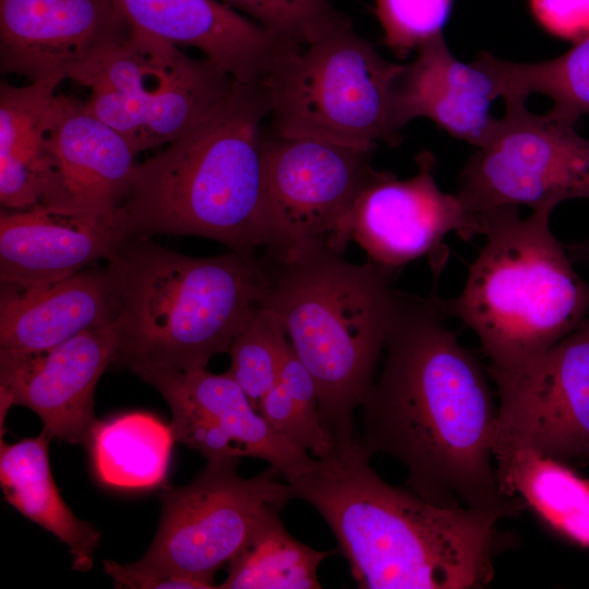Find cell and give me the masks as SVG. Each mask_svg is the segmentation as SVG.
<instances>
[{"label": "cell", "mask_w": 589, "mask_h": 589, "mask_svg": "<svg viewBox=\"0 0 589 589\" xmlns=\"http://www.w3.org/2000/svg\"><path fill=\"white\" fill-rule=\"evenodd\" d=\"M448 317L436 294L396 289L384 365L360 407L358 443L370 456L397 459L409 490L435 505L513 517L524 505L498 485L497 406L484 368Z\"/></svg>", "instance_id": "obj_1"}, {"label": "cell", "mask_w": 589, "mask_h": 589, "mask_svg": "<svg viewBox=\"0 0 589 589\" xmlns=\"http://www.w3.org/2000/svg\"><path fill=\"white\" fill-rule=\"evenodd\" d=\"M358 440L287 480L335 536L361 589H481L504 543L495 514L435 505L386 483Z\"/></svg>", "instance_id": "obj_2"}, {"label": "cell", "mask_w": 589, "mask_h": 589, "mask_svg": "<svg viewBox=\"0 0 589 589\" xmlns=\"http://www.w3.org/2000/svg\"><path fill=\"white\" fill-rule=\"evenodd\" d=\"M264 81L235 82L194 128L135 164L116 214L127 239L199 236L253 257L268 247L263 203Z\"/></svg>", "instance_id": "obj_3"}, {"label": "cell", "mask_w": 589, "mask_h": 589, "mask_svg": "<svg viewBox=\"0 0 589 589\" xmlns=\"http://www.w3.org/2000/svg\"><path fill=\"white\" fill-rule=\"evenodd\" d=\"M120 300L115 364L194 370L228 352L269 278L233 251L193 257L149 238L127 239L107 261Z\"/></svg>", "instance_id": "obj_4"}, {"label": "cell", "mask_w": 589, "mask_h": 589, "mask_svg": "<svg viewBox=\"0 0 589 589\" xmlns=\"http://www.w3.org/2000/svg\"><path fill=\"white\" fill-rule=\"evenodd\" d=\"M550 208L521 218L517 206L480 213L484 244L460 293L444 299L449 317L474 332L493 382L509 377L589 316V283L554 236Z\"/></svg>", "instance_id": "obj_5"}, {"label": "cell", "mask_w": 589, "mask_h": 589, "mask_svg": "<svg viewBox=\"0 0 589 589\" xmlns=\"http://www.w3.org/2000/svg\"><path fill=\"white\" fill-rule=\"evenodd\" d=\"M395 275L370 261L350 263L330 250L304 253L268 273L261 305L277 315L311 373L322 421L336 444L354 440L353 413L374 382L384 349Z\"/></svg>", "instance_id": "obj_6"}, {"label": "cell", "mask_w": 589, "mask_h": 589, "mask_svg": "<svg viewBox=\"0 0 589 589\" xmlns=\"http://www.w3.org/2000/svg\"><path fill=\"white\" fill-rule=\"evenodd\" d=\"M405 64L388 62L352 24L289 49L263 80L272 132L372 153L397 145L394 88Z\"/></svg>", "instance_id": "obj_7"}, {"label": "cell", "mask_w": 589, "mask_h": 589, "mask_svg": "<svg viewBox=\"0 0 589 589\" xmlns=\"http://www.w3.org/2000/svg\"><path fill=\"white\" fill-rule=\"evenodd\" d=\"M91 89L85 110L119 132L135 154L167 145L205 118L235 80L207 58L132 28L69 76Z\"/></svg>", "instance_id": "obj_8"}, {"label": "cell", "mask_w": 589, "mask_h": 589, "mask_svg": "<svg viewBox=\"0 0 589 589\" xmlns=\"http://www.w3.org/2000/svg\"><path fill=\"white\" fill-rule=\"evenodd\" d=\"M238 461L211 459L189 484L163 488L160 524L137 566L197 582L203 589L217 588L216 572L293 498L290 485L274 468L242 478Z\"/></svg>", "instance_id": "obj_9"}, {"label": "cell", "mask_w": 589, "mask_h": 589, "mask_svg": "<svg viewBox=\"0 0 589 589\" xmlns=\"http://www.w3.org/2000/svg\"><path fill=\"white\" fill-rule=\"evenodd\" d=\"M267 250L276 264L304 253H345L351 207L373 171L370 152L312 139L263 133Z\"/></svg>", "instance_id": "obj_10"}, {"label": "cell", "mask_w": 589, "mask_h": 589, "mask_svg": "<svg viewBox=\"0 0 589 589\" xmlns=\"http://www.w3.org/2000/svg\"><path fill=\"white\" fill-rule=\"evenodd\" d=\"M491 139L477 147L456 192L473 214L500 206L554 209L564 201L589 200V139L572 118L551 110L536 115L525 100H506Z\"/></svg>", "instance_id": "obj_11"}, {"label": "cell", "mask_w": 589, "mask_h": 589, "mask_svg": "<svg viewBox=\"0 0 589 589\" xmlns=\"http://www.w3.org/2000/svg\"><path fill=\"white\" fill-rule=\"evenodd\" d=\"M417 165L418 172L405 180L390 171H373L351 207V241L364 250L368 261L395 273L426 257L437 279L450 253L445 237L454 232L471 241L482 235L483 224L457 193L438 188L430 152L421 153Z\"/></svg>", "instance_id": "obj_12"}, {"label": "cell", "mask_w": 589, "mask_h": 589, "mask_svg": "<svg viewBox=\"0 0 589 589\" xmlns=\"http://www.w3.org/2000/svg\"><path fill=\"white\" fill-rule=\"evenodd\" d=\"M494 383V441L565 464L588 459L589 316L521 371Z\"/></svg>", "instance_id": "obj_13"}, {"label": "cell", "mask_w": 589, "mask_h": 589, "mask_svg": "<svg viewBox=\"0 0 589 589\" xmlns=\"http://www.w3.org/2000/svg\"><path fill=\"white\" fill-rule=\"evenodd\" d=\"M133 372L167 401L176 442L207 460L259 458L287 481L314 458L281 437L227 372L214 374L206 368H143Z\"/></svg>", "instance_id": "obj_14"}, {"label": "cell", "mask_w": 589, "mask_h": 589, "mask_svg": "<svg viewBox=\"0 0 589 589\" xmlns=\"http://www.w3.org/2000/svg\"><path fill=\"white\" fill-rule=\"evenodd\" d=\"M119 344L118 320L46 350H0L1 426L12 406H23L41 419L51 437L85 446L97 421L95 388Z\"/></svg>", "instance_id": "obj_15"}, {"label": "cell", "mask_w": 589, "mask_h": 589, "mask_svg": "<svg viewBox=\"0 0 589 589\" xmlns=\"http://www.w3.org/2000/svg\"><path fill=\"white\" fill-rule=\"evenodd\" d=\"M131 31L113 0H0L1 70L60 84Z\"/></svg>", "instance_id": "obj_16"}, {"label": "cell", "mask_w": 589, "mask_h": 589, "mask_svg": "<svg viewBox=\"0 0 589 589\" xmlns=\"http://www.w3.org/2000/svg\"><path fill=\"white\" fill-rule=\"evenodd\" d=\"M495 59L481 51L473 62H461L450 53L443 34L421 45L395 83L396 129L428 118L452 136L476 148L483 146L500 123L490 113L492 103L502 97Z\"/></svg>", "instance_id": "obj_17"}, {"label": "cell", "mask_w": 589, "mask_h": 589, "mask_svg": "<svg viewBox=\"0 0 589 589\" xmlns=\"http://www.w3.org/2000/svg\"><path fill=\"white\" fill-rule=\"evenodd\" d=\"M50 170L41 205L97 217L116 216L135 153L115 129L61 95L48 137Z\"/></svg>", "instance_id": "obj_18"}, {"label": "cell", "mask_w": 589, "mask_h": 589, "mask_svg": "<svg viewBox=\"0 0 589 589\" xmlns=\"http://www.w3.org/2000/svg\"><path fill=\"white\" fill-rule=\"evenodd\" d=\"M113 1L132 28L201 50L240 83L263 81L292 48L220 0Z\"/></svg>", "instance_id": "obj_19"}, {"label": "cell", "mask_w": 589, "mask_h": 589, "mask_svg": "<svg viewBox=\"0 0 589 589\" xmlns=\"http://www.w3.org/2000/svg\"><path fill=\"white\" fill-rule=\"evenodd\" d=\"M127 240L116 216L97 217L36 205L1 211L0 280L56 281L109 261Z\"/></svg>", "instance_id": "obj_20"}, {"label": "cell", "mask_w": 589, "mask_h": 589, "mask_svg": "<svg viewBox=\"0 0 589 589\" xmlns=\"http://www.w3.org/2000/svg\"><path fill=\"white\" fill-rule=\"evenodd\" d=\"M119 316V294L108 264H93L45 284L1 281L0 350H46Z\"/></svg>", "instance_id": "obj_21"}, {"label": "cell", "mask_w": 589, "mask_h": 589, "mask_svg": "<svg viewBox=\"0 0 589 589\" xmlns=\"http://www.w3.org/2000/svg\"><path fill=\"white\" fill-rule=\"evenodd\" d=\"M55 82L0 87V202L23 211L41 204L50 156L48 137L61 95Z\"/></svg>", "instance_id": "obj_22"}, {"label": "cell", "mask_w": 589, "mask_h": 589, "mask_svg": "<svg viewBox=\"0 0 589 589\" xmlns=\"http://www.w3.org/2000/svg\"><path fill=\"white\" fill-rule=\"evenodd\" d=\"M50 438L43 429L35 437L12 444L1 440V490L12 507L67 544L74 569L87 572L93 567L100 532L80 520L60 495L50 469Z\"/></svg>", "instance_id": "obj_23"}, {"label": "cell", "mask_w": 589, "mask_h": 589, "mask_svg": "<svg viewBox=\"0 0 589 589\" xmlns=\"http://www.w3.org/2000/svg\"><path fill=\"white\" fill-rule=\"evenodd\" d=\"M502 492L568 541L589 550V480L567 464L505 442L493 443Z\"/></svg>", "instance_id": "obj_24"}, {"label": "cell", "mask_w": 589, "mask_h": 589, "mask_svg": "<svg viewBox=\"0 0 589 589\" xmlns=\"http://www.w3.org/2000/svg\"><path fill=\"white\" fill-rule=\"evenodd\" d=\"M175 442L171 426L152 413L136 411L97 420L85 446L103 484L149 490L164 482Z\"/></svg>", "instance_id": "obj_25"}, {"label": "cell", "mask_w": 589, "mask_h": 589, "mask_svg": "<svg viewBox=\"0 0 589 589\" xmlns=\"http://www.w3.org/2000/svg\"><path fill=\"white\" fill-rule=\"evenodd\" d=\"M334 552L313 549L293 538L271 515L228 563L223 589H318L320 564Z\"/></svg>", "instance_id": "obj_26"}, {"label": "cell", "mask_w": 589, "mask_h": 589, "mask_svg": "<svg viewBox=\"0 0 589 589\" xmlns=\"http://www.w3.org/2000/svg\"><path fill=\"white\" fill-rule=\"evenodd\" d=\"M257 411L281 437L315 458L326 457L335 447L321 418L315 382L291 345L277 382L262 397Z\"/></svg>", "instance_id": "obj_27"}, {"label": "cell", "mask_w": 589, "mask_h": 589, "mask_svg": "<svg viewBox=\"0 0 589 589\" xmlns=\"http://www.w3.org/2000/svg\"><path fill=\"white\" fill-rule=\"evenodd\" d=\"M505 100L537 93L550 97L552 110L577 120L589 115V34L565 53L537 63L496 58Z\"/></svg>", "instance_id": "obj_28"}, {"label": "cell", "mask_w": 589, "mask_h": 589, "mask_svg": "<svg viewBox=\"0 0 589 589\" xmlns=\"http://www.w3.org/2000/svg\"><path fill=\"white\" fill-rule=\"evenodd\" d=\"M290 347L283 324L269 309L259 305L233 338L227 373L244 390L254 408L278 380Z\"/></svg>", "instance_id": "obj_29"}, {"label": "cell", "mask_w": 589, "mask_h": 589, "mask_svg": "<svg viewBox=\"0 0 589 589\" xmlns=\"http://www.w3.org/2000/svg\"><path fill=\"white\" fill-rule=\"evenodd\" d=\"M243 11L286 44L300 48L351 25L329 0H220Z\"/></svg>", "instance_id": "obj_30"}, {"label": "cell", "mask_w": 589, "mask_h": 589, "mask_svg": "<svg viewBox=\"0 0 589 589\" xmlns=\"http://www.w3.org/2000/svg\"><path fill=\"white\" fill-rule=\"evenodd\" d=\"M453 0H376L375 13L384 44L405 59L421 45L443 34Z\"/></svg>", "instance_id": "obj_31"}, {"label": "cell", "mask_w": 589, "mask_h": 589, "mask_svg": "<svg viewBox=\"0 0 589 589\" xmlns=\"http://www.w3.org/2000/svg\"><path fill=\"white\" fill-rule=\"evenodd\" d=\"M530 8L552 34L573 37L589 29V0H530Z\"/></svg>", "instance_id": "obj_32"}, {"label": "cell", "mask_w": 589, "mask_h": 589, "mask_svg": "<svg viewBox=\"0 0 589 589\" xmlns=\"http://www.w3.org/2000/svg\"><path fill=\"white\" fill-rule=\"evenodd\" d=\"M104 572L113 579L117 588L129 589H164L188 588L203 589L197 582L161 575L144 569L135 563L122 565L115 561H104Z\"/></svg>", "instance_id": "obj_33"}, {"label": "cell", "mask_w": 589, "mask_h": 589, "mask_svg": "<svg viewBox=\"0 0 589 589\" xmlns=\"http://www.w3.org/2000/svg\"><path fill=\"white\" fill-rule=\"evenodd\" d=\"M566 250L573 261L589 263V238L581 242L566 245Z\"/></svg>", "instance_id": "obj_34"}, {"label": "cell", "mask_w": 589, "mask_h": 589, "mask_svg": "<svg viewBox=\"0 0 589 589\" xmlns=\"http://www.w3.org/2000/svg\"><path fill=\"white\" fill-rule=\"evenodd\" d=\"M588 460H589V455H588Z\"/></svg>", "instance_id": "obj_35"}]
</instances>
